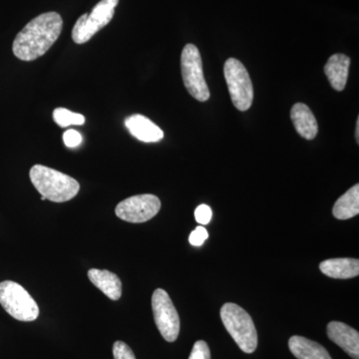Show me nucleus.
<instances>
[{
    "mask_svg": "<svg viewBox=\"0 0 359 359\" xmlns=\"http://www.w3.org/2000/svg\"><path fill=\"white\" fill-rule=\"evenodd\" d=\"M62 28L63 20L60 14H40L16 35L13 44L14 55L22 61L41 57L57 41Z\"/></svg>",
    "mask_w": 359,
    "mask_h": 359,
    "instance_id": "nucleus-1",
    "label": "nucleus"
},
{
    "mask_svg": "<svg viewBox=\"0 0 359 359\" xmlns=\"http://www.w3.org/2000/svg\"><path fill=\"white\" fill-rule=\"evenodd\" d=\"M30 180L42 197L51 202L65 203L76 197L79 183L65 173L42 165H34L30 169Z\"/></svg>",
    "mask_w": 359,
    "mask_h": 359,
    "instance_id": "nucleus-2",
    "label": "nucleus"
},
{
    "mask_svg": "<svg viewBox=\"0 0 359 359\" xmlns=\"http://www.w3.org/2000/svg\"><path fill=\"white\" fill-rule=\"evenodd\" d=\"M224 327L245 353H252L257 346V332L254 321L244 309L236 304H224L221 309Z\"/></svg>",
    "mask_w": 359,
    "mask_h": 359,
    "instance_id": "nucleus-3",
    "label": "nucleus"
},
{
    "mask_svg": "<svg viewBox=\"0 0 359 359\" xmlns=\"http://www.w3.org/2000/svg\"><path fill=\"white\" fill-rule=\"evenodd\" d=\"M0 304L18 320L33 321L39 316V306L32 295L13 280L0 283Z\"/></svg>",
    "mask_w": 359,
    "mask_h": 359,
    "instance_id": "nucleus-4",
    "label": "nucleus"
},
{
    "mask_svg": "<svg viewBox=\"0 0 359 359\" xmlns=\"http://www.w3.org/2000/svg\"><path fill=\"white\" fill-rule=\"evenodd\" d=\"M182 76L184 85L189 93L200 102H205L210 98V90L205 82L203 61L198 47L187 44L181 55Z\"/></svg>",
    "mask_w": 359,
    "mask_h": 359,
    "instance_id": "nucleus-5",
    "label": "nucleus"
},
{
    "mask_svg": "<svg viewBox=\"0 0 359 359\" xmlns=\"http://www.w3.org/2000/svg\"><path fill=\"white\" fill-rule=\"evenodd\" d=\"M224 78L233 106L240 111H248L254 101V87L249 72L244 65L236 58L226 61Z\"/></svg>",
    "mask_w": 359,
    "mask_h": 359,
    "instance_id": "nucleus-6",
    "label": "nucleus"
},
{
    "mask_svg": "<svg viewBox=\"0 0 359 359\" xmlns=\"http://www.w3.org/2000/svg\"><path fill=\"white\" fill-rule=\"evenodd\" d=\"M118 4L119 0H101L92 9L91 13L80 16L73 27V41L77 44L86 43L97 32L109 25L114 18Z\"/></svg>",
    "mask_w": 359,
    "mask_h": 359,
    "instance_id": "nucleus-7",
    "label": "nucleus"
},
{
    "mask_svg": "<svg viewBox=\"0 0 359 359\" xmlns=\"http://www.w3.org/2000/svg\"><path fill=\"white\" fill-rule=\"evenodd\" d=\"M154 320L165 340L174 342L180 334V318L173 302L166 290L157 289L152 295Z\"/></svg>",
    "mask_w": 359,
    "mask_h": 359,
    "instance_id": "nucleus-8",
    "label": "nucleus"
},
{
    "mask_svg": "<svg viewBox=\"0 0 359 359\" xmlns=\"http://www.w3.org/2000/svg\"><path fill=\"white\" fill-rule=\"evenodd\" d=\"M160 209L159 198L151 194H144L122 201L116 207L115 212L116 216L123 221L140 224L154 218Z\"/></svg>",
    "mask_w": 359,
    "mask_h": 359,
    "instance_id": "nucleus-9",
    "label": "nucleus"
},
{
    "mask_svg": "<svg viewBox=\"0 0 359 359\" xmlns=\"http://www.w3.org/2000/svg\"><path fill=\"white\" fill-rule=\"evenodd\" d=\"M327 335L332 341L341 347L349 356L359 359V334L358 330L340 321L327 325Z\"/></svg>",
    "mask_w": 359,
    "mask_h": 359,
    "instance_id": "nucleus-10",
    "label": "nucleus"
},
{
    "mask_svg": "<svg viewBox=\"0 0 359 359\" xmlns=\"http://www.w3.org/2000/svg\"><path fill=\"white\" fill-rule=\"evenodd\" d=\"M127 129L135 138L145 143H156L164 138V132L146 116L135 114L125 121Z\"/></svg>",
    "mask_w": 359,
    "mask_h": 359,
    "instance_id": "nucleus-11",
    "label": "nucleus"
},
{
    "mask_svg": "<svg viewBox=\"0 0 359 359\" xmlns=\"http://www.w3.org/2000/svg\"><path fill=\"white\" fill-rule=\"evenodd\" d=\"M290 118L295 130L302 138L306 140L316 138L318 133V121L308 105L304 103L294 104L290 110Z\"/></svg>",
    "mask_w": 359,
    "mask_h": 359,
    "instance_id": "nucleus-12",
    "label": "nucleus"
},
{
    "mask_svg": "<svg viewBox=\"0 0 359 359\" xmlns=\"http://www.w3.org/2000/svg\"><path fill=\"white\" fill-rule=\"evenodd\" d=\"M351 58L344 54H334L328 59L325 66V73L332 88L342 91L346 88L348 78Z\"/></svg>",
    "mask_w": 359,
    "mask_h": 359,
    "instance_id": "nucleus-13",
    "label": "nucleus"
},
{
    "mask_svg": "<svg viewBox=\"0 0 359 359\" xmlns=\"http://www.w3.org/2000/svg\"><path fill=\"white\" fill-rule=\"evenodd\" d=\"M90 282L98 287L112 301H118L122 295V283L119 276L109 271L91 269L88 271Z\"/></svg>",
    "mask_w": 359,
    "mask_h": 359,
    "instance_id": "nucleus-14",
    "label": "nucleus"
},
{
    "mask_svg": "<svg viewBox=\"0 0 359 359\" xmlns=\"http://www.w3.org/2000/svg\"><path fill=\"white\" fill-rule=\"evenodd\" d=\"M320 269L323 275L330 278L347 280L359 275V261L348 257L330 259L320 263Z\"/></svg>",
    "mask_w": 359,
    "mask_h": 359,
    "instance_id": "nucleus-15",
    "label": "nucleus"
},
{
    "mask_svg": "<svg viewBox=\"0 0 359 359\" xmlns=\"http://www.w3.org/2000/svg\"><path fill=\"white\" fill-rule=\"evenodd\" d=\"M289 347L297 359H332L325 347L306 337L299 335L290 337Z\"/></svg>",
    "mask_w": 359,
    "mask_h": 359,
    "instance_id": "nucleus-16",
    "label": "nucleus"
},
{
    "mask_svg": "<svg viewBox=\"0 0 359 359\" xmlns=\"http://www.w3.org/2000/svg\"><path fill=\"white\" fill-rule=\"evenodd\" d=\"M334 216L339 219H348L359 214V185L356 184L341 196L334 204Z\"/></svg>",
    "mask_w": 359,
    "mask_h": 359,
    "instance_id": "nucleus-17",
    "label": "nucleus"
},
{
    "mask_svg": "<svg viewBox=\"0 0 359 359\" xmlns=\"http://www.w3.org/2000/svg\"><path fill=\"white\" fill-rule=\"evenodd\" d=\"M53 120L56 124L61 128H66L71 125H83L85 117L79 113H74L72 111L65 109V108H56L53 111Z\"/></svg>",
    "mask_w": 359,
    "mask_h": 359,
    "instance_id": "nucleus-18",
    "label": "nucleus"
},
{
    "mask_svg": "<svg viewBox=\"0 0 359 359\" xmlns=\"http://www.w3.org/2000/svg\"><path fill=\"white\" fill-rule=\"evenodd\" d=\"M189 359H211V351H210L207 342L204 340L196 342Z\"/></svg>",
    "mask_w": 359,
    "mask_h": 359,
    "instance_id": "nucleus-19",
    "label": "nucleus"
},
{
    "mask_svg": "<svg viewBox=\"0 0 359 359\" xmlns=\"http://www.w3.org/2000/svg\"><path fill=\"white\" fill-rule=\"evenodd\" d=\"M114 359H136L132 349L125 342L116 341L113 346Z\"/></svg>",
    "mask_w": 359,
    "mask_h": 359,
    "instance_id": "nucleus-20",
    "label": "nucleus"
},
{
    "mask_svg": "<svg viewBox=\"0 0 359 359\" xmlns=\"http://www.w3.org/2000/svg\"><path fill=\"white\" fill-rule=\"evenodd\" d=\"M208 238H209V233H208L207 230L204 226H199L191 233L189 242L195 247H200V245L204 244Z\"/></svg>",
    "mask_w": 359,
    "mask_h": 359,
    "instance_id": "nucleus-21",
    "label": "nucleus"
},
{
    "mask_svg": "<svg viewBox=\"0 0 359 359\" xmlns=\"http://www.w3.org/2000/svg\"><path fill=\"white\" fill-rule=\"evenodd\" d=\"M63 140H65V145L68 148H75L82 143L83 138H82V135L76 130L70 129L63 134Z\"/></svg>",
    "mask_w": 359,
    "mask_h": 359,
    "instance_id": "nucleus-22",
    "label": "nucleus"
},
{
    "mask_svg": "<svg viewBox=\"0 0 359 359\" xmlns=\"http://www.w3.org/2000/svg\"><path fill=\"white\" fill-rule=\"evenodd\" d=\"M212 212L211 208L208 205H200L196 209L195 219L199 224H207L211 222Z\"/></svg>",
    "mask_w": 359,
    "mask_h": 359,
    "instance_id": "nucleus-23",
    "label": "nucleus"
},
{
    "mask_svg": "<svg viewBox=\"0 0 359 359\" xmlns=\"http://www.w3.org/2000/svg\"><path fill=\"white\" fill-rule=\"evenodd\" d=\"M355 138H356V141H358V142H359V118L358 119V121H356Z\"/></svg>",
    "mask_w": 359,
    "mask_h": 359,
    "instance_id": "nucleus-24",
    "label": "nucleus"
},
{
    "mask_svg": "<svg viewBox=\"0 0 359 359\" xmlns=\"http://www.w3.org/2000/svg\"><path fill=\"white\" fill-rule=\"evenodd\" d=\"M41 200H42V201H45V200H46V198H45V197H42V196H41Z\"/></svg>",
    "mask_w": 359,
    "mask_h": 359,
    "instance_id": "nucleus-25",
    "label": "nucleus"
}]
</instances>
